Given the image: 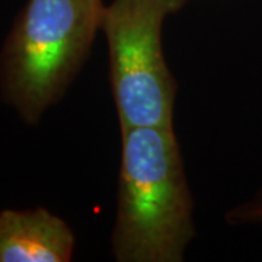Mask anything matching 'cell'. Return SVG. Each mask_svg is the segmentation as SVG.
I'll return each instance as SVG.
<instances>
[{
  "instance_id": "obj_5",
  "label": "cell",
  "mask_w": 262,
  "mask_h": 262,
  "mask_svg": "<svg viewBox=\"0 0 262 262\" xmlns=\"http://www.w3.org/2000/svg\"><path fill=\"white\" fill-rule=\"evenodd\" d=\"M226 222L233 226H262V188L248 201L229 210Z\"/></svg>"
},
{
  "instance_id": "obj_2",
  "label": "cell",
  "mask_w": 262,
  "mask_h": 262,
  "mask_svg": "<svg viewBox=\"0 0 262 262\" xmlns=\"http://www.w3.org/2000/svg\"><path fill=\"white\" fill-rule=\"evenodd\" d=\"M102 0H28L0 54V89L37 124L64 95L101 31Z\"/></svg>"
},
{
  "instance_id": "obj_3",
  "label": "cell",
  "mask_w": 262,
  "mask_h": 262,
  "mask_svg": "<svg viewBox=\"0 0 262 262\" xmlns=\"http://www.w3.org/2000/svg\"><path fill=\"white\" fill-rule=\"evenodd\" d=\"M187 2L113 0L103 6L101 31L120 130L173 127L178 86L163 54L162 29Z\"/></svg>"
},
{
  "instance_id": "obj_1",
  "label": "cell",
  "mask_w": 262,
  "mask_h": 262,
  "mask_svg": "<svg viewBox=\"0 0 262 262\" xmlns=\"http://www.w3.org/2000/svg\"><path fill=\"white\" fill-rule=\"evenodd\" d=\"M121 133L111 249L118 262H181L191 244L194 200L173 127Z\"/></svg>"
},
{
  "instance_id": "obj_4",
  "label": "cell",
  "mask_w": 262,
  "mask_h": 262,
  "mask_svg": "<svg viewBox=\"0 0 262 262\" xmlns=\"http://www.w3.org/2000/svg\"><path fill=\"white\" fill-rule=\"evenodd\" d=\"M75 234L46 208L0 211V262H69Z\"/></svg>"
}]
</instances>
